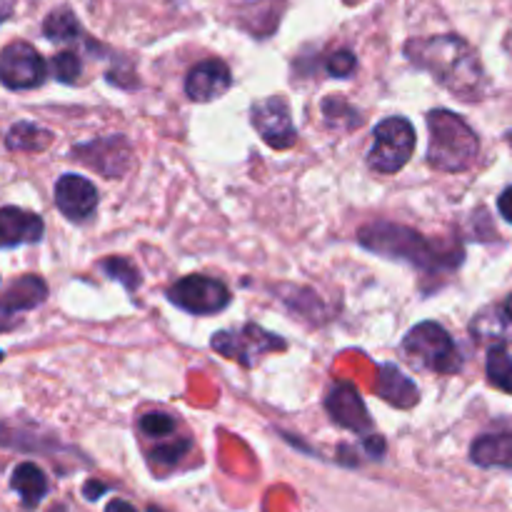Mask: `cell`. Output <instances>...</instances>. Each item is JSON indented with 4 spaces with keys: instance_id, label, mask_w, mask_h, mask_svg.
I'll return each instance as SVG.
<instances>
[{
    "instance_id": "obj_11",
    "label": "cell",
    "mask_w": 512,
    "mask_h": 512,
    "mask_svg": "<svg viewBox=\"0 0 512 512\" xmlns=\"http://www.w3.org/2000/svg\"><path fill=\"white\" fill-rule=\"evenodd\" d=\"M73 155L80 163L90 165V168L108 175V178H118V175H123L130 165V145L125 143L120 135L78 145V148L73 150Z\"/></svg>"
},
{
    "instance_id": "obj_1",
    "label": "cell",
    "mask_w": 512,
    "mask_h": 512,
    "mask_svg": "<svg viewBox=\"0 0 512 512\" xmlns=\"http://www.w3.org/2000/svg\"><path fill=\"white\" fill-rule=\"evenodd\" d=\"M405 55L418 68L435 75L440 85L463 100H478L485 88V73L478 53L458 35H435V38L410 40Z\"/></svg>"
},
{
    "instance_id": "obj_30",
    "label": "cell",
    "mask_w": 512,
    "mask_h": 512,
    "mask_svg": "<svg viewBox=\"0 0 512 512\" xmlns=\"http://www.w3.org/2000/svg\"><path fill=\"white\" fill-rule=\"evenodd\" d=\"M8 15H10V5L5 3V0H0V23H3V20H8Z\"/></svg>"
},
{
    "instance_id": "obj_23",
    "label": "cell",
    "mask_w": 512,
    "mask_h": 512,
    "mask_svg": "<svg viewBox=\"0 0 512 512\" xmlns=\"http://www.w3.org/2000/svg\"><path fill=\"white\" fill-rule=\"evenodd\" d=\"M175 418L168 413H148L143 420H140V430H143L148 438L168 440L170 435L175 433Z\"/></svg>"
},
{
    "instance_id": "obj_18",
    "label": "cell",
    "mask_w": 512,
    "mask_h": 512,
    "mask_svg": "<svg viewBox=\"0 0 512 512\" xmlns=\"http://www.w3.org/2000/svg\"><path fill=\"white\" fill-rule=\"evenodd\" d=\"M10 150H25V153H40L53 143V133L35 123H15L5 135Z\"/></svg>"
},
{
    "instance_id": "obj_34",
    "label": "cell",
    "mask_w": 512,
    "mask_h": 512,
    "mask_svg": "<svg viewBox=\"0 0 512 512\" xmlns=\"http://www.w3.org/2000/svg\"><path fill=\"white\" fill-rule=\"evenodd\" d=\"M0 360H3V353H0Z\"/></svg>"
},
{
    "instance_id": "obj_19",
    "label": "cell",
    "mask_w": 512,
    "mask_h": 512,
    "mask_svg": "<svg viewBox=\"0 0 512 512\" xmlns=\"http://www.w3.org/2000/svg\"><path fill=\"white\" fill-rule=\"evenodd\" d=\"M380 395H383L388 403H395L398 408H408L418 400V390L415 385L400 373L398 368L393 365H385L383 368V378H380Z\"/></svg>"
},
{
    "instance_id": "obj_29",
    "label": "cell",
    "mask_w": 512,
    "mask_h": 512,
    "mask_svg": "<svg viewBox=\"0 0 512 512\" xmlns=\"http://www.w3.org/2000/svg\"><path fill=\"white\" fill-rule=\"evenodd\" d=\"M105 512H138V510H135L130 503H125V500H113V503H108Z\"/></svg>"
},
{
    "instance_id": "obj_12",
    "label": "cell",
    "mask_w": 512,
    "mask_h": 512,
    "mask_svg": "<svg viewBox=\"0 0 512 512\" xmlns=\"http://www.w3.org/2000/svg\"><path fill=\"white\" fill-rule=\"evenodd\" d=\"M230 83H233L230 68L223 60H203L185 78V93H188V98L198 100V103H208V100L228 93Z\"/></svg>"
},
{
    "instance_id": "obj_24",
    "label": "cell",
    "mask_w": 512,
    "mask_h": 512,
    "mask_svg": "<svg viewBox=\"0 0 512 512\" xmlns=\"http://www.w3.org/2000/svg\"><path fill=\"white\" fill-rule=\"evenodd\" d=\"M100 268H103L113 280H120V283H123L128 290L138 288L140 285L138 268H135L133 263H128L125 258H108L103 265H100Z\"/></svg>"
},
{
    "instance_id": "obj_3",
    "label": "cell",
    "mask_w": 512,
    "mask_h": 512,
    "mask_svg": "<svg viewBox=\"0 0 512 512\" xmlns=\"http://www.w3.org/2000/svg\"><path fill=\"white\" fill-rule=\"evenodd\" d=\"M430 148L428 163L443 173H463L475 163L480 143L475 130L450 110H433L428 115Z\"/></svg>"
},
{
    "instance_id": "obj_31",
    "label": "cell",
    "mask_w": 512,
    "mask_h": 512,
    "mask_svg": "<svg viewBox=\"0 0 512 512\" xmlns=\"http://www.w3.org/2000/svg\"><path fill=\"white\" fill-rule=\"evenodd\" d=\"M503 313H505V318H510L512 320V295L508 300H505V305H503Z\"/></svg>"
},
{
    "instance_id": "obj_5",
    "label": "cell",
    "mask_w": 512,
    "mask_h": 512,
    "mask_svg": "<svg viewBox=\"0 0 512 512\" xmlns=\"http://www.w3.org/2000/svg\"><path fill=\"white\" fill-rule=\"evenodd\" d=\"M415 150V128L405 118H385L375 125L368 163L378 173H398L408 165Z\"/></svg>"
},
{
    "instance_id": "obj_6",
    "label": "cell",
    "mask_w": 512,
    "mask_h": 512,
    "mask_svg": "<svg viewBox=\"0 0 512 512\" xmlns=\"http://www.w3.org/2000/svg\"><path fill=\"white\" fill-rule=\"evenodd\" d=\"M285 343L278 335L268 333L260 325H243L238 330H220L213 335V350L230 360H238L240 365L250 368L260 360V355L273 353V350H283Z\"/></svg>"
},
{
    "instance_id": "obj_28",
    "label": "cell",
    "mask_w": 512,
    "mask_h": 512,
    "mask_svg": "<svg viewBox=\"0 0 512 512\" xmlns=\"http://www.w3.org/2000/svg\"><path fill=\"white\" fill-rule=\"evenodd\" d=\"M105 485L103 483H95V480H90V483H85V488H83V493H85V498L88 500H98L100 495L105 493Z\"/></svg>"
},
{
    "instance_id": "obj_21",
    "label": "cell",
    "mask_w": 512,
    "mask_h": 512,
    "mask_svg": "<svg viewBox=\"0 0 512 512\" xmlns=\"http://www.w3.org/2000/svg\"><path fill=\"white\" fill-rule=\"evenodd\" d=\"M488 378L495 388L512 395V355L500 345L488 353Z\"/></svg>"
},
{
    "instance_id": "obj_33",
    "label": "cell",
    "mask_w": 512,
    "mask_h": 512,
    "mask_svg": "<svg viewBox=\"0 0 512 512\" xmlns=\"http://www.w3.org/2000/svg\"><path fill=\"white\" fill-rule=\"evenodd\" d=\"M508 140H510V145H512V133H510V135H508Z\"/></svg>"
},
{
    "instance_id": "obj_32",
    "label": "cell",
    "mask_w": 512,
    "mask_h": 512,
    "mask_svg": "<svg viewBox=\"0 0 512 512\" xmlns=\"http://www.w3.org/2000/svg\"><path fill=\"white\" fill-rule=\"evenodd\" d=\"M150 512H160V510L158 508H150Z\"/></svg>"
},
{
    "instance_id": "obj_13",
    "label": "cell",
    "mask_w": 512,
    "mask_h": 512,
    "mask_svg": "<svg viewBox=\"0 0 512 512\" xmlns=\"http://www.w3.org/2000/svg\"><path fill=\"white\" fill-rule=\"evenodd\" d=\"M325 408H328L330 418H333L340 428H348L353 430V433H368V430L373 428L363 398H360L358 390H355L353 385H335L333 393L325 400Z\"/></svg>"
},
{
    "instance_id": "obj_15",
    "label": "cell",
    "mask_w": 512,
    "mask_h": 512,
    "mask_svg": "<svg viewBox=\"0 0 512 512\" xmlns=\"http://www.w3.org/2000/svg\"><path fill=\"white\" fill-rule=\"evenodd\" d=\"M45 295H48V288L38 275H23L0 298V315H13L35 308V305L43 303Z\"/></svg>"
},
{
    "instance_id": "obj_20",
    "label": "cell",
    "mask_w": 512,
    "mask_h": 512,
    "mask_svg": "<svg viewBox=\"0 0 512 512\" xmlns=\"http://www.w3.org/2000/svg\"><path fill=\"white\" fill-rule=\"evenodd\" d=\"M43 35L48 40H55V43H70V40H78L83 35V28H80L73 10L58 8L45 18Z\"/></svg>"
},
{
    "instance_id": "obj_27",
    "label": "cell",
    "mask_w": 512,
    "mask_h": 512,
    "mask_svg": "<svg viewBox=\"0 0 512 512\" xmlns=\"http://www.w3.org/2000/svg\"><path fill=\"white\" fill-rule=\"evenodd\" d=\"M498 210L508 223H512V185L498 198Z\"/></svg>"
},
{
    "instance_id": "obj_17",
    "label": "cell",
    "mask_w": 512,
    "mask_h": 512,
    "mask_svg": "<svg viewBox=\"0 0 512 512\" xmlns=\"http://www.w3.org/2000/svg\"><path fill=\"white\" fill-rule=\"evenodd\" d=\"M10 485H13L15 493L20 495L28 508H35L40 500L48 493V480H45V473L33 463H23L13 470V478H10Z\"/></svg>"
},
{
    "instance_id": "obj_8",
    "label": "cell",
    "mask_w": 512,
    "mask_h": 512,
    "mask_svg": "<svg viewBox=\"0 0 512 512\" xmlns=\"http://www.w3.org/2000/svg\"><path fill=\"white\" fill-rule=\"evenodd\" d=\"M48 75L45 60L30 43H10L0 50V83L10 90L38 88Z\"/></svg>"
},
{
    "instance_id": "obj_22",
    "label": "cell",
    "mask_w": 512,
    "mask_h": 512,
    "mask_svg": "<svg viewBox=\"0 0 512 512\" xmlns=\"http://www.w3.org/2000/svg\"><path fill=\"white\" fill-rule=\"evenodd\" d=\"M50 68H53V75L60 83H75L80 78V73H83V63H80V58L73 50H63V53L55 55Z\"/></svg>"
},
{
    "instance_id": "obj_14",
    "label": "cell",
    "mask_w": 512,
    "mask_h": 512,
    "mask_svg": "<svg viewBox=\"0 0 512 512\" xmlns=\"http://www.w3.org/2000/svg\"><path fill=\"white\" fill-rule=\"evenodd\" d=\"M45 233L43 218L23 208H0V248L38 243Z\"/></svg>"
},
{
    "instance_id": "obj_4",
    "label": "cell",
    "mask_w": 512,
    "mask_h": 512,
    "mask_svg": "<svg viewBox=\"0 0 512 512\" xmlns=\"http://www.w3.org/2000/svg\"><path fill=\"white\" fill-rule=\"evenodd\" d=\"M410 363L440 375H453L460 370V353L448 330L438 323H420L408 333L403 343Z\"/></svg>"
},
{
    "instance_id": "obj_16",
    "label": "cell",
    "mask_w": 512,
    "mask_h": 512,
    "mask_svg": "<svg viewBox=\"0 0 512 512\" xmlns=\"http://www.w3.org/2000/svg\"><path fill=\"white\" fill-rule=\"evenodd\" d=\"M470 458L480 468H512V430L478 438L470 450Z\"/></svg>"
},
{
    "instance_id": "obj_7",
    "label": "cell",
    "mask_w": 512,
    "mask_h": 512,
    "mask_svg": "<svg viewBox=\"0 0 512 512\" xmlns=\"http://www.w3.org/2000/svg\"><path fill=\"white\" fill-rule=\"evenodd\" d=\"M168 298L190 315H215L230 305V290L215 278L188 275L168 290Z\"/></svg>"
},
{
    "instance_id": "obj_2",
    "label": "cell",
    "mask_w": 512,
    "mask_h": 512,
    "mask_svg": "<svg viewBox=\"0 0 512 512\" xmlns=\"http://www.w3.org/2000/svg\"><path fill=\"white\" fill-rule=\"evenodd\" d=\"M360 245L373 253L385 255L390 260H405V263L415 265L420 270H428V273H438V270L455 268L463 258L460 250L453 253H445L438 245L430 243L428 238H423L420 233H415L413 228H405V225L395 223H370L360 230L358 235Z\"/></svg>"
},
{
    "instance_id": "obj_26",
    "label": "cell",
    "mask_w": 512,
    "mask_h": 512,
    "mask_svg": "<svg viewBox=\"0 0 512 512\" xmlns=\"http://www.w3.org/2000/svg\"><path fill=\"white\" fill-rule=\"evenodd\" d=\"M355 65H358V58L350 50H335L328 58V73L335 78H348V75H353Z\"/></svg>"
},
{
    "instance_id": "obj_10",
    "label": "cell",
    "mask_w": 512,
    "mask_h": 512,
    "mask_svg": "<svg viewBox=\"0 0 512 512\" xmlns=\"http://www.w3.org/2000/svg\"><path fill=\"white\" fill-rule=\"evenodd\" d=\"M55 205L68 220L83 223L98 208V190L88 178L75 173H65L55 183Z\"/></svg>"
},
{
    "instance_id": "obj_25",
    "label": "cell",
    "mask_w": 512,
    "mask_h": 512,
    "mask_svg": "<svg viewBox=\"0 0 512 512\" xmlns=\"http://www.w3.org/2000/svg\"><path fill=\"white\" fill-rule=\"evenodd\" d=\"M190 450V440H170V443L158 445L153 450V460L155 463H163V465H175L178 460H183V455Z\"/></svg>"
},
{
    "instance_id": "obj_9",
    "label": "cell",
    "mask_w": 512,
    "mask_h": 512,
    "mask_svg": "<svg viewBox=\"0 0 512 512\" xmlns=\"http://www.w3.org/2000/svg\"><path fill=\"white\" fill-rule=\"evenodd\" d=\"M253 125L265 143L273 148L285 150L295 143L298 130L290 120V108L283 98H268L253 105Z\"/></svg>"
}]
</instances>
